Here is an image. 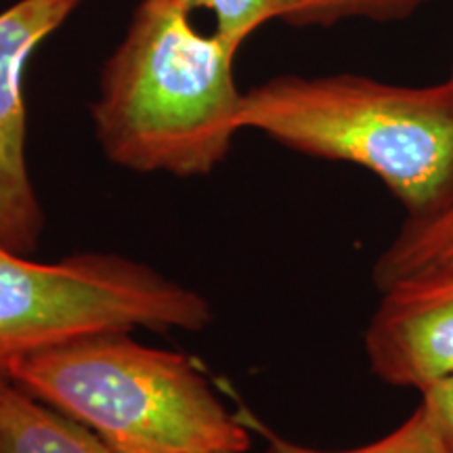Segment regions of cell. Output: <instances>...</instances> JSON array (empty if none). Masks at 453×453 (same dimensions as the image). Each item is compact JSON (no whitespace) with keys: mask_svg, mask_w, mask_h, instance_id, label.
<instances>
[{"mask_svg":"<svg viewBox=\"0 0 453 453\" xmlns=\"http://www.w3.org/2000/svg\"><path fill=\"white\" fill-rule=\"evenodd\" d=\"M211 303L120 254L82 252L36 263L0 243V380L19 357L105 330L197 332Z\"/></svg>","mask_w":453,"mask_h":453,"instance_id":"4","label":"cell"},{"mask_svg":"<svg viewBox=\"0 0 453 453\" xmlns=\"http://www.w3.org/2000/svg\"><path fill=\"white\" fill-rule=\"evenodd\" d=\"M0 453H116L93 430L0 380Z\"/></svg>","mask_w":453,"mask_h":453,"instance_id":"7","label":"cell"},{"mask_svg":"<svg viewBox=\"0 0 453 453\" xmlns=\"http://www.w3.org/2000/svg\"><path fill=\"white\" fill-rule=\"evenodd\" d=\"M420 407L426 411L430 424L437 430L441 443L453 453V378L433 384L424 390Z\"/></svg>","mask_w":453,"mask_h":453,"instance_id":"12","label":"cell"},{"mask_svg":"<svg viewBox=\"0 0 453 453\" xmlns=\"http://www.w3.org/2000/svg\"><path fill=\"white\" fill-rule=\"evenodd\" d=\"M449 78H453V64H451V72H449Z\"/></svg>","mask_w":453,"mask_h":453,"instance_id":"13","label":"cell"},{"mask_svg":"<svg viewBox=\"0 0 453 453\" xmlns=\"http://www.w3.org/2000/svg\"><path fill=\"white\" fill-rule=\"evenodd\" d=\"M9 380L116 453H246L248 428L180 353L128 330L90 332L19 357Z\"/></svg>","mask_w":453,"mask_h":453,"instance_id":"3","label":"cell"},{"mask_svg":"<svg viewBox=\"0 0 453 453\" xmlns=\"http://www.w3.org/2000/svg\"><path fill=\"white\" fill-rule=\"evenodd\" d=\"M265 453H449L441 443L437 430L430 424L426 411L420 405L411 411L405 422L372 443L342 451H326L304 447L281 437H271Z\"/></svg>","mask_w":453,"mask_h":453,"instance_id":"10","label":"cell"},{"mask_svg":"<svg viewBox=\"0 0 453 453\" xmlns=\"http://www.w3.org/2000/svg\"><path fill=\"white\" fill-rule=\"evenodd\" d=\"M82 0H19L0 13V243L24 257L36 252L42 206L26 157L27 61Z\"/></svg>","mask_w":453,"mask_h":453,"instance_id":"5","label":"cell"},{"mask_svg":"<svg viewBox=\"0 0 453 453\" xmlns=\"http://www.w3.org/2000/svg\"><path fill=\"white\" fill-rule=\"evenodd\" d=\"M177 0H141L101 72L97 141L116 166L173 177L211 174L242 130L234 44L191 26Z\"/></svg>","mask_w":453,"mask_h":453,"instance_id":"1","label":"cell"},{"mask_svg":"<svg viewBox=\"0 0 453 453\" xmlns=\"http://www.w3.org/2000/svg\"><path fill=\"white\" fill-rule=\"evenodd\" d=\"M453 267V203L426 217H407L373 265L378 290L428 271Z\"/></svg>","mask_w":453,"mask_h":453,"instance_id":"8","label":"cell"},{"mask_svg":"<svg viewBox=\"0 0 453 453\" xmlns=\"http://www.w3.org/2000/svg\"><path fill=\"white\" fill-rule=\"evenodd\" d=\"M433 0H280L277 19L294 27H330L340 21H403Z\"/></svg>","mask_w":453,"mask_h":453,"instance_id":"9","label":"cell"},{"mask_svg":"<svg viewBox=\"0 0 453 453\" xmlns=\"http://www.w3.org/2000/svg\"><path fill=\"white\" fill-rule=\"evenodd\" d=\"M189 11H212L217 27L214 34L235 49L271 19L280 17V0H177Z\"/></svg>","mask_w":453,"mask_h":453,"instance_id":"11","label":"cell"},{"mask_svg":"<svg viewBox=\"0 0 453 453\" xmlns=\"http://www.w3.org/2000/svg\"><path fill=\"white\" fill-rule=\"evenodd\" d=\"M242 128L365 168L407 217L453 203V78L405 87L359 73L277 76L243 93Z\"/></svg>","mask_w":453,"mask_h":453,"instance_id":"2","label":"cell"},{"mask_svg":"<svg viewBox=\"0 0 453 453\" xmlns=\"http://www.w3.org/2000/svg\"><path fill=\"white\" fill-rule=\"evenodd\" d=\"M365 330V355L378 380L418 393L453 378V267L384 288Z\"/></svg>","mask_w":453,"mask_h":453,"instance_id":"6","label":"cell"}]
</instances>
